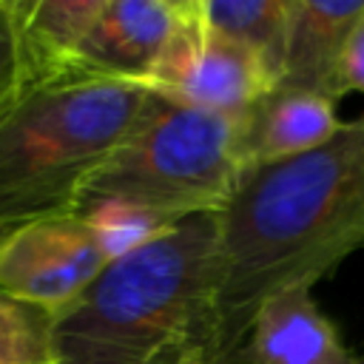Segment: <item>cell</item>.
I'll use <instances>...</instances> for the list:
<instances>
[{"label":"cell","mask_w":364,"mask_h":364,"mask_svg":"<svg viewBox=\"0 0 364 364\" xmlns=\"http://www.w3.org/2000/svg\"><path fill=\"white\" fill-rule=\"evenodd\" d=\"M364 14V0H290L287 43L279 85L313 91L336 102L341 88V57L353 26Z\"/></svg>","instance_id":"cell-9"},{"label":"cell","mask_w":364,"mask_h":364,"mask_svg":"<svg viewBox=\"0 0 364 364\" xmlns=\"http://www.w3.org/2000/svg\"><path fill=\"white\" fill-rule=\"evenodd\" d=\"M77 213L91 225V230H94L102 253L108 256V262L148 245L151 239H156L159 233H165L171 228L162 219L151 216L148 210H139V208H134L128 202H117V199L85 205Z\"/></svg>","instance_id":"cell-13"},{"label":"cell","mask_w":364,"mask_h":364,"mask_svg":"<svg viewBox=\"0 0 364 364\" xmlns=\"http://www.w3.org/2000/svg\"><path fill=\"white\" fill-rule=\"evenodd\" d=\"M54 316L0 290V364H54Z\"/></svg>","instance_id":"cell-12"},{"label":"cell","mask_w":364,"mask_h":364,"mask_svg":"<svg viewBox=\"0 0 364 364\" xmlns=\"http://www.w3.org/2000/svg\"><path fill=\"white\" fill-rule=\"evenodd\" d=\"M139 82L60 74L0 117V228L77 213L85 185L139 122Z\"/></svg>","instance_id":"cell-3"},{"label":"cell","mask_w":364,"mask_h":364,"mask_svg":"<svg viewBox=\"0 0 364 364\" xmlns=\"http://www.w3.org/2000/svg\"><path fill=\"white\" fill-rule=\"evenodd\" d=\"M364 247V117L318 148L250 165L216 210L219 358L236 364L259 307L313 290Z\"/></svg>","instance_id":"cell-1"},{"label":"cell","mask_w":364,"mask_h":364,"mask_svg":"<svg viewBox=\"0 0 364 364\" xmlns=\"http://www.w3.org/2000/svg\"><path fill=\"white\" fill-rule=\"evenodd\" d=\"M188 17V0H100L71 51L68 71L148 88Z\"/></svg>","instance_id":"cell-7"},{"label":"cell","mask_w":364,"mask_h":364,"mask_svg":"<svg viewBox=\"0 0 364 364\" xmlns=\"http://www.w3.org/2000/svg\"><path fill=\"white\" fill-rule=\"evenodd\" d=\"M341 88L361 91L364 94V14L353 26V34L347 40L344 57H341Z\"/></svg>","instance_id":"cell-15"},{"label":"cell","mask_w":364,"mask_h":364,"mask_svg":"<svg viewBox=\"0 0 364 364\" xmlns=\"http://www.w3.org/2000/svg\"><path fill=\"white\" fill-rule=\"evenodd\" d=\"M336 108L327 97L276 85L239 117V145L245 168L290 159L324 145L338 131Z\"/></svg>","instance_id":"cell-10"},{"label":"cell","mask_w":364,"mask_h":364,"mask_svg":"<svg viewBox=\"0 0 364 364\" xmlns=\"http://www.w3.org/2000/svg\"><path fill=\"white\" fill-rule=\"evenodd\" d=\"M37 80L40 74L23 28V0H0V117Z\"/></svg>","instance_id":"cell-14"},{"label":"cell","mask_w":364,"mask_h":364,"mask_svg":"<svg viewBox=\"0 0 364 364\" xmlns=\"http://www.w3.org/2000/svg\"><path fill=\"white\" fill-rule=\"evenodd\" d=\"M290 0H196L205 31L236 43L279 85L287 43Z\"/></svg>","instance_id":"cell-11"},{"label":"cell","mask_w":364,"mask_h":364,"mask_svg":"<svg viewBox=\"0 0 364 364\" xmlns=\"http://www.w3.org/2000/svg\"><path fill=\"white\" fill-rule=\"evenodd\" d=\"M236 364H364L336 333L310 290H287L264 301Z\"/></svg>","instance_id":"cell-8"},{"label":"cell","mask_w":364,"mask_h":364,"mask_svg":"<svg viewBox=\"0 0 364 364\" xmlns=\"http://www.w3.org/2000/svg\"><path fill=\"white\" fill-rule=\"evenodd\" d=\"M273 88L247 51L202 28L196 0H188V17L148 82V91L168 102L219 117H242Z\"/></svg>","instance_id":"cell-6"},{"label":"cell","mask_w":364,"mask_h":364,"mask_svg":"<svg viewBox=\"0 0 364 364\" xmlns=\"http://www.w3.org/2000/svg\"><path fill=\"white\" fill-rule=\"evenodd\" d=\"M6 230H9V228H0V239H3V236H6Z\"/></svg>","instance_id":"cell-16"},{"label":"cell","mask_w":364,"mask_h":364,"mask_svg":"<svg viewBox=\"0 0 364 364\" xmlns=\"http://www.w3.org/2000/svg\"><path fill=\"white\" fill-rule=\"evenodd\" d=\"M54 364H222L216 213L114 259L51 321Z\"/></svg>","instance_id":"cell-2"},{"label":"cell","mask_w":364,"mask_h":364,"mask_svg":"<svg viewBox=\"0 0 364 364\" xmlns=\"http://www.w3.org/2000/svg\"><path fill=\"white\" fill-rule=\"evenodd\" d=\"M108 264L80 213L14 225L0 239V290L51 316L68 307Z\"/></svg>","instance_id":"cell-5"},{"label":"cell","mask_w":364,"mask_h":364,"mask_svg":"<svg viewBox=\"0 0 364 364\" xmlns=\"http://www.w3.org/2000/svg\"><path fill=\"white\" fill-rule=\"evenodd\" d=\"M242 171L239 117L185 108L151 94L128 139L85 185L77 210L117 199L176 225L216 213Z\"/></svg>","instance_id":"cell-4"}]
</instances>
